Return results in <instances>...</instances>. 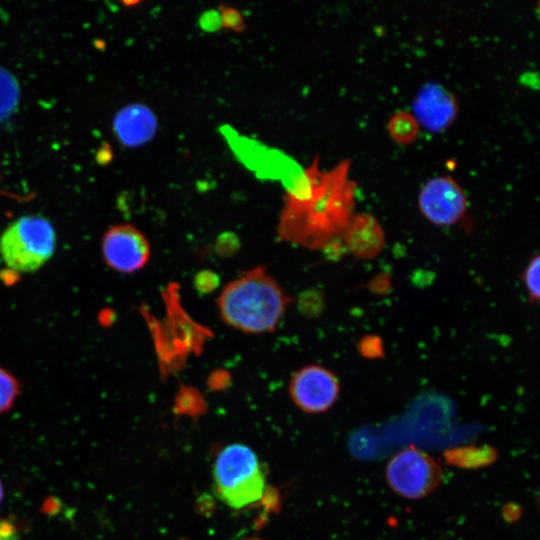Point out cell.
<instances>
[{
    "instance_id": "cell-13",
    "label": "cell",
    "mask_w": 540,
    "mask_h": 540,
    "mask_svg": "<svg viewBox=\"0 0 540 540\" xmlns=\"http://www.w3.org/2000/svg\"><path fill=\"white\" fill-rule=\"evenodd\" d=\"M387 128L394 141L408 144L417 138L420 125L412 113L398 111L390 117Z\"/></svg>"
},
{
    "instance_id": "cell-23",
    "label": "cell",
    "mask_w": 540,
    "mask_h": 540,
    "mask_svg": "<svg viewBox=\"0 0 540 540\" xmlns=\"http://www.w3.org/2000/svg\"><path fill=\"white\" fill-rule=\"evenodd\" d=\"M248 540H259V539H248Z\"/></svg>"
},
{
    "instance_id": "cell-22",
    "label": "cell",
    "mask_w": 540,
    "mask_h": 540,
    "mask_svg": "<svg viewBox=\"0 0 540 540\" xmlns=\"http://www.w3.org/2000/svg\"><path fill=\"white\" fill-rule=\"evenodd\" d=\"M3 496H4V491H3V486L0 480V503L2 502Z\"/></svg>"
},
{
    "instance_id": "cell-15",
    "label": "cell",
    "mask_w": 540,
    "mask_h": 540,
    "mask_svg": "<svg viewBox=\"0 0 540 540\" xmlns=\"http://www.w3.org/2000/svg\"><path fill=\"white\" fill-rule=\"evenodd\" d=\"M20 392L17 379L0 366V413L9 410Z\"/></svg>"
},
{
    "instance_id": "cell-20",
    "label": "cell",
    "mask_w": 540,
    "mask_h": 540,
    "mask_svg": "<svg viewBox=\"0 0 540 540\" xmlns=\"http://www.w3.org/2000/svg\"><path fill=\"white\" fill-rule=\"evenodd\" d=\"M239 248L237 237L231 233L219 236L216 242V251L220 256H232Z\"/></svg>"
},
{
    "instance_id": "cell-16",
    "label": "cell",
    "mask_w": 540,
    "mask_h": 540,
    "mask_svg": "<svg viewBox=\"0 0 540 540\" xmlns=\"http://www.w3.org/2000/svg\"><path fill=\"white\" fill-rule=\"evenodd\" d=\"M540 257L535 255L524 269L523 281L532 302L537 303L540 297L539 288Z\"/></svg>"
},
{
    "instance_id": "cell-5",
    "label": "cell",
    "mask_w": 540,
    "mask_h": 540,
    "mask_svg": "<svg viewBox=\"0 0 540 540\" xmlns=\"http://www.w3.org/2000/svg\"><path fill=\"white\" fill-rule=\"evenodd\" d=\"M385 475L390 488L408 499L427 496L442 481V470L437 462L414 447L396 453L388 461Z\"/></svg>"
},
{
    "instance_id": "cell-3",
    "label": "cell",
    "mask_w": 540,
    "mask_h": 540,
    "mask_svg": "<svg viewBox=\"0 0 540 540\" xmlns=\"http://www.w3.org/2000/svg\"><path fill=\"white\" fill-rule=\"evenodd\" d=\"M213 478L218 496L232 508L252 504L264 493L265 479L257 456L242 444L229 445L218 454Z\"/></svg>"
},
{
    "instance_id": "cell-9",
    "label": "cell",
    "mask_w": 540,
    "mask_h": 540,
    "mask_svg": "<svg viewBox=\"0 0 540 540\" xmlns=\"http://www.w3.org/2000/svg\"><path fill=\"white\" fill-rule=\"evenodd\" d=\"M412 107V114L419 125L433 132L448 128L459 110L456 96L436 82H429L421 87L413 100Z\"/></svg>"
},
{
    "instance_id": "cell-1",
    "label": "cell",
    "mask_w": 540,
    "mask_h": 540,
    "mask_svg": "<svg viewBox=\"0 0 540 540\" xmlns=\"http://www.w3.org/2000/svg\"><path fill=\"white\" fill-rule=\"evenodd\" d=\"M344 159L322 170L319 156L286 186L277 233L283 241L318 250L332 246L353 216L357 184Z\"/></svg>"
},
{
    "instance_id": "cell-14",
    "label": "cell",
    "mask_w": 540,
    "mask_h": 540,
    "mask_svg": "<svg viewBox=\"0 0 540 540\" xmlns=\"http://www.w3.org/2000/svg\"><path fill=\"white\" fill-rule=\"evenodd\" d=\"M19 89L13 76L0 69V118L8 115L17 105Z\"/></svg>"
},
{
    "instance_id": "cell-4",
    "label": "cell",
    "mask_w": 540,
    "mask_h": 540,
    "mask_svg": "<svg viewBox=\"0 0 540 540\" xmlns=\"http://www.w3.org/2000/svg\"><path fill=\"white\" fill-rule=\"evenodd\" d=\"M56 232L46 218L25 215L8 225L0 236V256L10 269L33 272L54 254Z\"/></svg>"
},
{
    "instance_id": "cell-2",
    "label": "cell",
    "mask_w": 540,
    "mask_h": 540,
    "mask_svg": "<svg viewBox=\"0 0 540 540\" xmlns=\"http://www.w3.org/2000/svg\"><path fill=\"white\" fill-rule=\"evenodd\" d=\"M292 299L263 266L227 283L217 299L223 322L245 333L273 331Z\"/></svg>"
},
{
    "instance_id": "cell-6",
    "label": "cell",
    "mask_w": 540,
    "mask_h": 540,
    "mask_svg": "<svg viewBox=\"0 0 540 540\" xmlns=\"http://www.w3.org/2000/svg\"><path fill=\"white\" fill-rule=\"evenodd\" d=\"M418 205L429 222L438 226H451L465 215L467 197L453 177L441 175L423 184L418 195Z\"/></svg>"
},
{
    "instance_id": "cell-19",
    "label": "cell",
    "mask_w": 540,
    "mask_h": 540,
    "mask_svg": "<svg viewBox=\"0 0 540 540\" xmlns=\"http://www.w3.org/2000/svg\"><path fill=\"white\" fill-rule=\"evenodd\" d=\"M219 276L211 270L199 271L194 278V286L201 293H209L219 285Z\"/></svg>"
},
{
    "instance_id": "cell-11",
    "label": "cell",
    "mask_w": 540,
    "mask_h": 540,
    "mask_svg": "<svg viewBox=\"0 0 540 540\" xmlns=\"http://www.w3.org/2000/svg\"><path fill=\"white\" fill-rule=\"evenodd\" d=\"M114 130L124 145L140 146L155 136L157 119L153 111L144 104H130L117 113Z\"/></svg>"
},
{
    "instance_id": "cell-17",
    "label": "cell",
    "mask_w": 540,
    "mask_h": 540,
    "mask_svg": "<svg viewBox=\"0 0 540 540\" xmlns=\"http://www.w3.org/2000/svg\"><path fill=\"white\" fill-rule=\"evenodd\" d=\"M219 12L221 27L238 33L245 31L246 24L239 10L222 4L219 7Z\"/></svg>"
},
{
    "instance_id": "cell-21",
    "label": "cell",
    "mask_w": 540,
    "mask_h": 540,
    "mask_svg": "<svg viewBox=\"0 0 540 540\" xmlns=\"http://www.w3.org/2000/svg\"><path fill=\"white\" fill-rule=\"evenodd\" d=\"M230 375L227 371L218 369L211 373L208 383L212 388H223L229 382Z\"/></svg>"
},
{
    "instance_id": "cell-8",
    "label": "cell",
    "mask_w": 540,
    "mask_h": 540,
    "mask_svg": "<svg viewBox=\"0 0 540 540\" xmlns=\"http://www.w3.org/2000/svg\"><path fill=\"white\" fill-rule=\"evenodd\" d=\"M101 250L106 264L121 273L142 269L150 257L149 241L130 224L110 227L102 238Z\"/></svg>"
},
{
    "instance_id": "cell-18",
    "label": "cell",
    "mask_w": 540,
    "mask_h": 540,
    "mask_svg": "<svg viewBox=\"0 0 540 540\" xmlns=\"http://www.w3.org/2000/svg\"><path fill=\"white\" fill-rule=\"evenodd\" d=\"M358 350L367 359H378L384 355L382 339L377 335L363 336L358 343Z\"/></svg>"
},
{
    "instance_id": "cell-12",
    "label": "cell",
    "mask_w": 540,
    "mask_h": 540,
    "mask_svg": "<svg viewBox=\"0 0 540 540\" xmlns=\"http://www.w3.org/2000/svg\"><path fill=\"white\" fill-rule=\"evenodd\" d=\"M446 458L457 466L477 468L492 463L496 452L491 447H462L447 451Z\"/></svg>"
},
{
    "instance_id": "cell-10",
    "label": "cell",
    "mask_w": 540,
    "mask_h": 540,
    "mask_svg": "<svg viewBox=\"0 0 540 540\" xmlns=\"http://www.w3.org/2000/svg\"><path fill=\"white\" fill-rule=\"evenodd\" d=\"M341 238L351 254L365 260L378 256L385 244L381 224L368 213L353 214Z\"/></svg>"
},
{
    "instance_id": "cell-7",
    "label": "cell",
    "mask_w": 540,
    "mask_h": 540,
    "mask_svg": "<svg viewBox=\"0 0 540 540\" xmlns=\"http://www.w3.org/2000/svg\"><path fill=\"white\" fill-rule=\"evenodd\" d=\"M339 391L336 375L319 365H308L297 370L289 384L293 402L308 413H321L331 408Z\"/></svg>"
}]
</instances>
